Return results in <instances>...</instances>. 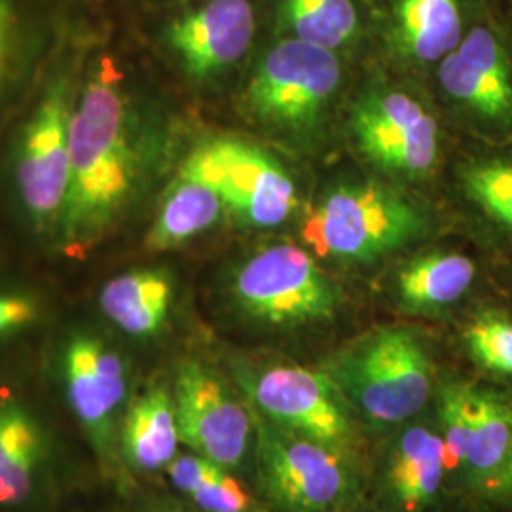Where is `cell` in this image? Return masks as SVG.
<instances>
[{"label":"cell","instance_id":"cell-30","mask_svg":"<svg viewBox=\"0 0 512 512\" xmlns=\"http://www.w3.org/2000/svg\"><path fill=\"white\" fill-rule=\"evenodd\" d=\"M145 512H194V511H186L183 507H179V505H171V503H160V505H152V507H148Z\"/></svg>","mask_w":512,"mask_h":512},{"label":"cell","instance_id":"cell-12","mask_svg":"<svg viewBox=\"0 0 512 512\" xmlns=\"http://www.w3.org/2000/svg\"><path fill=\"white\" fill-rule=\"evenodd\" d=\"M351 129L366 158L389 173L425 177L437 165V122L406 93H368L353 110Z\"/></svg>","mask_w":512,"mask_h":512},{"label":"cell","instance_id":"cell-21","mask_svg":"<svg viewBox=\"0 0 512 512\" xmlns=\"http://www.w3.org/2000/svg\"><path fill=\"white\" fill-rule=\"evenodd\" d=\"M461 12L456 0H401L397 44L418 63L440 61L459 46Z\"/></svg>","mask_w":512,"mask_h":512},{"label":"cell","instance_id":"cell-14","mask_svg":"<svg viewBox=\"0 0 512 512\" xmlns=\"http://www.w3.org/2000/svg\"><path fill=\"white\" fill-rule=\"evenodd\" d=\"M442 90L494 124H512V71L507 50L486 27H476L439 67Z\"/></svg>","mask_w":512,"mask_h":512},{"label":"cell","instance_id":"cell-4","mask_svg":"<svg viewBox=\"0 0 512 512\" xmlns=\"http://www.w3.org/2000/svg\"><path fill=\"white\" fill-rule=\"evenodd\" d=\"M427 217L416 203L380 184L332 190L304 222V241L319 256L368 262L420 238Z\"/></svg>","mask_w":512,"mask_h":512},{"label":"cell","instance_id":"cell-22","mask_svg":"<svg viewBox=\"0 0 512 512\" xmlns=\"http://www.w3.org/2000/svg\"><path fill=\"white\" fill-rule=\"evenodd\" d=\"M475 262L458 253L410 260L399 274L401 300L412 310H439L458 302L475 281Z\"/></svg>","mask_w":512,"mask_h":512},{"label":"cell","instance_id":"cell-24","mask_svg":"<svg viewBox=\"0 0 512 512\" xmlns=\"http://www.w3.org/2000/svg\"><path fill=\"white\" fill-rule=\"evenodd\" d=\"M461 181L478 207L512 228V164L475 162L463 169Z\"/></svg>","mask_w":512,"mask_h":512},{"label":"cell","instance_id":"cell-15","mask_svg":"<svg viewBox=\"0 0 512 512\" xmlns=\"http://www.w3.org/2000/svg\"><path fill=\"white\" fill-rule=\"evenodd\" d=\"M52 473V440L37 412L18 397L0 393V507L35 501Z\"/></svg>","mask_w":512,"mask_h":512},{"label":"cell","instance_id":"cell-16","mask_svg":"<svg viewBox=\"0 0 512 512\" xmlns=\"http://www.w3.org/2000/svg\"><path fill=\"white\" fill-rule=\"evenodd\" d=\"M179 425L173 393L148 387L131 399L120 427V452L131 469L156 473L179 456Z\"/></svg>","mask_w":512,"mask_h":512},{"label":"cell","instance_id":"cell-7","mask_svg":"<svg viewBox=\"0 0 512 512\" xmlns=\"http://www.w3.org/2000/svg\"><path fill=\"white\" fill-rule=\"evenodd\" d=\"M59 374L74 420L109 469L120 448V427L129 404L126 359L101 336L78 330L61 348Z\"/></svg>","mask_w":512,"mask_h":512},{"label":"cell","instance_id":"cell-28","mask_svg":"<svg viewBox=\"0 0 512 512\" xmlns=\"http://www.w3.org/2000/svg\"><path fill=\"white\" fill-rule=\"evenodd\" d=\"M37 298L19 291H0V340L37 323Z\"/></svg>","mask_w":512,"mask_h":512},{"label":"cell","instance_id":"cell-20","mask_svg":"<svg viewBox=\"0 0 512 512\" xmlns=\"http://www.w3.org/2000/svg\"><path fill=\"white\" fill-rule=\"evenodd\" d=\"M512 408L499 395L473 385L471 437L465 465L490 488L509 484Z\"/></svg>","mask_w":512,"mask_h":512},{"label":"cell","instance_id":"cell-1","mask_svg":"<svg viewBox=\"0 0 512 512\" xmlns=\"http://www.w3.org/2000/svg\"><path fill=\"white\" fill-rule=\"evenodd\" d=\"M137 112L109 59L84 80L71 126V183L57 241L67 255L101 245L118 228L143 183Z\"/></svg>","mask_w":512,"mask_h":512},{"label":"cell","instance_id":"cell-17","mask_svg":"<svg viewBox=\"0 0 512 512\" xmlns=\"http://www.w3.org/2000/svg\"><path fill=\"white\" fill-rule=\"evenodd\" d=\"M171 304L173 279L158 268L116 275L99 293V310L107 321L133 338H148L164 329Z\"/></svg>","mask_w":512,"mask_h":512},{"label":"cell","instance_id":"cell-13","mask_svg":"<svg viewBox=\"0 0 512 512\" xmlns=\"http://www.w3.org/2000/svg\"><path fill=\"white\" fill-rule=\"evenodd\" d=\"M253 37L255 12L249 0H207L173 19L165 31L169 50L196 80L232 69L249 52Z\"/></svg>","mask_w":512,"mask_h":512},{"label":"cell","instance_id":"cell-27","mask_svg":"<svg viewBox=\"0 0 512 512\" xmlns=\"http://www.w3.org/2000/svg\"><path fill=\"white\" fill-rule=\"evenodd\" d=\"M186 497L202 512H258L251 494L220 465H213Z\"/></svg>","mask_w":512,"mask_h":512},{"label":"cell","instance_id":"cell-6","mask_svg":"<svg viewBox=\"0 0 512 512\" xmlns=\"http://www.w3.org/2000/svg\"><path fill=\"white\" fill-rule=\"evenodd\" d=\"M342 82L332 50L289 38L268 50L245 90V107L275 128L304 131L315 126Z\"/></svg>","mask_w":512,"mask_h":512},{"label":"cell","instance_id":"cell-19","mask_svg":"<svg viewBox=\"0 0 512 512\" xmlns=\"http://www.w3.org/2000/svg\"><path fill=\"white\" fill-rule=\"evenodd\" d=\"M444 473L442 437L427 427L406 429L389 461V486L404 511H420L431 503Z\"/></svg>","mask_w":512,"mask_h":512},{"label":"cell","instance_id":"cell-31","mask_svg":"<svg viewBox=\"0 0 512 512\" xmlns=\"http://www.w3.org/2000/svg\"><path fill=\"white\" fill-rule=\"evenodd\" d=\"M509 484H512V463H511V471H509Z\"/></svg>","mask_w":512,"mask_h":512},{"label":"cell","instance_id":"cell-25","mask_svg":"<svg viewBox=\"0 0 512 512\" xmlns=\"http://www.w3.org/2000/svg\"><path fill=\"white\" fill-rule=\"evenodd\" d=\"M471 397L473 385L452 382L440 389V421L446 471L465 465L471 437Z\"/></svg>","mask_w":512,"mask_h":512},{"label":"cell","instance_id":"cell-29","mask_svg":"<svg viewBox=\"0 0 512 512\" xmlns=\"http://www.w3.org/2000/svg\"><path fill=\"white\" fill-rule=\"evenodd\" d=\"M19 23L0 27V84L8 78L14 67V57L18 54Z\"/></svg>","mask_w":512,"mask_h":512},{"label":"cell","instance_id":"cell-8","mask_svg":"<svg viewBox=\"0 0 512 512\" xmlns=\"http://www.w3.org/2000/svg\"><path fill=\"white\" fill-rule=\"evenodd\" d=\"M258 475L266 494L287 512L334 511L348 494L346 456L300 437L253 410Z\"/></svg>","mask_w":512,"mask_h":512},{"label":"cell","instance_id":"cell-9","mask_svg":"<svg viewBox=\"0 0 512 512\" xmlns=\"http://www.w3.org/2000/svg\"><path fill=\"white\" fill-rule=\"evenodd\" d=\"M183 165L211 184L226 209L249 226H279L296 207L289 173L270 154L241 139L207 141L194 148Z\"/></svg>","mask_w":512,"mask_h":512},{"label":"cell","instance_id":"cell-23","mask_svg":"<svg viewBox=\"0 0 512 512\" xmlns=\"http://www.w3.org/2000/svg\"><path fill=\"white\" fill-rule=\"evenodd\" d=\"M281 19L294 38L332 52L346 46L359 27L353 0H283Z\"/></svg>","mask_w":512,"mask_h":512},{"label":"cell","instance_id":"cell-5","mask_svg":"<svg viewBox=\"0 0 512 512\" xmlns=\"http://www.w3.org/2000/svg\"><path fill=\"white\" fill-rule=\"evenodd\" d=\"M232 293L249 317L279 327L327 321L342 302L338 285L294 243L270 245L247 258Z\"/></svg>","mask_w":512,"mask_h":512},{"label":"cell","instance_id":"cell-18","mask_svg":"<svg viewBox=\"0 0 512 512\" xmlns=\"http://www.w3.org/2000/svg\"><path fill=\"white\" fill-rule=\"evenodd\" d=\"M224 209L226 205L219 192L200 175L181 165L148 232V251L162 253L181 247L215 226Z\"/></svg>","mask_w":512,"mask_h":512},{"label":"cell","instance_id":"cell-10","mask_svg":"<svg viewBox=\"0 0 512 512\" xmlns=\"http://www.w3.org/2000/svg\"><path fill=\"white\" fill-rule=\"evenodd\" d=\"M249 403L262 418L342 456L355 440L348 403L327 372L306 366L275 365L245 380Z\"/></svg>","mask_w":512,"mask_h":512},{"label":"cell","instance_id":"cell-11","mask_svg":"<svg viewBox=\"0 0 512 512\" xmlns=\"http://www.w3.org/2000/svg\"><path fill=\"white\" fill-rule=\"evenodd\" d=\"M173 401L184 446L226 471L238 469L251 450L255 421L222 378L198 361L183 363Z\"/></svg>","mask_w":512,"mask_h":512},{"label":"cell","instance_id":"cell-3","mask_svg":"<svg viewBox=\"0 0 512 512\" xmlns=\"http://www.w3.org/2000/svg\"><path fill=\"white\" fill-rule=\"evenodd\" d=\"M80 80L57 71L16 137L12 179L19 207L33 230L59 234L71 183V126Z\"/></svg>","mask_w":512,"mask_h":512},{"label":"cell","instance_id":"cell-26","mask_svg":"<svg viewBox=\"0 0 512 512\" xmlns=\"http://www.w3.org/2000/svg\"><path fill=\"white\" fill-rule=\"evenodd\" d=\"M473 361L492 372L512 376V319L501 313H482L465 330Z\"/></svg>","mask_w":512,"mask_h":512},{"label":"cell","instance_id":"cell-2","mask_svg":"<svg viewBox=\"0 0 512 512\" xmlns=\"http://www.w3.org/2000/svg\"><path fill=\"white\" fill-rule=\"evenodd\" d=\"M330 380L365 418L393 425L414 418L433 391V363L412 330H374L330 363Z\"/></svg>","mask_w":512,"mask_h":512}]
</instances>
